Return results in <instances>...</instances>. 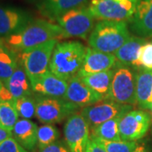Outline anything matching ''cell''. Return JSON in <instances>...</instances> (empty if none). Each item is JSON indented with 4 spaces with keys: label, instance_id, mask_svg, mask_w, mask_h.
I'll list each match as a JSON object with an SVG mask.
<instances>
[{
    "label": "cell",
    "instance_id": "37",
    "mask_svg": "<svg viewBox=\"0 0 152 152\" xmlns=\"http://www.w3.org/2000/svg\"><path fill=\"white\" fill-rule=\"evenodd\" d=\"M151 110H152V108H151Z\"/></svg>",
    "mask_w": 152,
    "mask_h": 152
},
{
    "label": "cell",
    "instance_id": "7",
    "mask_svg": "<svg viewBox=\"0 0 152 152\" xmlns=\"http://www.w3.org/2000/svg\"><path fill=\"white\" fill-rule=\"evenodd\" d=\"M140 0H90L89 9L99 20L129 22Z\"/></svg>",
    "mask_w": 152,
    "mask_h": 152
},
{
    "label": "cell",
    "instance_id": "16",
    "mask_svg": "<svg viewBox=\"0 0 152 152\" xmlns=\"http://www.w3.org/2000/svg\"><path fill=\"white\" fill-rule=\"evenodd\" d=\"M31 88L33 92L37 93V96L64 99L68 88V81L48 71L34 82L31 85Z\"/></svg>",
    "mask_w": 152,
    "mask_h": 152
},
{
    "label": "cell",
    "instance_id": "25",
    "mask_svg": "<svg viewBox=\"0 0 152 152\" xmlns=\"http://www.w3.org/2000/svg\"><path fill=\"white\" fill-rule=\"evenodd\" d=\"M19 113L15 102L0 101V127L7 130H13L18 121Z\"/></svg>",
    "mask_w": 152,
    "mask_h": 152
},
{
    "label": "cell",
    "instance_id": "31",
    "mask_svg": "<svg viewBox=\"0 0 152 152\" xmlns=\"http://www.w3.org/2000/svg\"><path fill=\"white\" fill-rule=\"evenodd\" d=\"M39 152H71L65 142L56 141L48 146L40 149Z\"/></svg>",
    "mask_w": 152,
    "mask_h": 152
},
{
    "label": "cell",
    "instance_id": "4",
    "mask_svg": "<svg viewBox=\"0 0 152 152\" xmlns=\"http://www.w3.org/2000/svg\"><path fill=\"white\" fill-rule=\"evenodd\" d=\"M58 40H51L18 54L20 64L25 69L31 85L49 71V64Z\"/></svg>",
    "mask_w": 152,
    "mask_h": 152
},
{
    "label": "cell",
    "instance_id": "18",
    "mask_svg": "<svg viewBox=\"0 0 152 152\" xmlns=\"http://www.w3.org/2000/svg\"><path fill=\"white\" fill-rule=\"evenodd\" d=\"M146 39L137 36H131L129 39L120 48L115 56L118 63L126 66L140 69V56L143 45L146 42Z\"/></svg>",
    "mask_w": 152,
    "mask_h": 152
},
{
    "label": "cell",
    "instance_id": "12",
    "mask_svg": "<svg viewBox=\"0 0 152 152\" xmlns=\"http://www.w3.org/2000/svg\"><path fill=\"white\" fill-rule=\"evenodd\" d=\"M32 20L26 11L11 7H0V36L6 37L19 32Z\"/></svg>",
    "mask_w": 152,
    "mask_h": 152
},
{
    "label": "cell",
    "instance_id": "6",
    "mask_svg": "<svg viewBox=\"0 0 152 152\" xmlns=\"http://www.w3.org/2000/svg\"><path fill=\"white\" fill-rule=\"evenodd\" d=\"M36 117L45 124H58L71 115L78 113L80 107L64 98L37 96Z\"/></svg>",
    "mask_w": 152,
    "mask_h": 152
},
{
    "label": "cell",
    "instance_id": "10",
    "mask_svg": "<svg viewBox=\"0 0 152 152\" xmlns=\"http://www.w3.org/2000/svg\"><path fill=\"white\" fill-rule=\"evenodd\" d=\"M64 140L71 152H86L90 140V127L86 120L79 113L67 118L64 128Z\"/></svg>",
    "mask_w": 152,
    "mask_h": 152
},
{
    "label": "cell",
    "instance_id": "3",
    "mask_svg": "<svg viewBox=\"0 0 152 152\" xmlns=\"http://www.w3.org/2000/svg\"><path fill=\"white\" fill-rule=\"evenodd\" d=\"M131 37L128 22L100 20L88 37L91 48L106 53H115Z\"/></svg>",
    "mask_w": 152,
    "mask_h": 152
},
{
    "label": "cell",
    "instance_id": "13",
    "mask_svg": "<svg viewBox=\"0 0 152 152\" xmlns=\"http://www.w3.org/2000/svg\"><path fill=\"white\" fill-rule=\"evenodd\" d=\"M64 99L77 105L79 107L91 106L103 100L99 94L85 85L81 79L77 75L74 76L68 81Z\"/></svg>",
    "mask_w": 152,
    "mask_h": 152
},
{
    "label": "cell",
    "instance_id": "34",
    "mask_svg": "<svg viewBox=\"0 0 152 152\" xmlns=\"http://www.w3.org/2000/svg\"><path fill=\"white\" fill-rule=\"evenodd\" d=\"M3 47H4V40H2L0 38V49L2 48Z\"/></svg>",
    "mask_w": 152,
    "mask_h": 152
},
{
    "label": "cell",
    "instance_id": "17",
    "mask_svg": "<svg viewBox=\"0 0 152 152\" xmlns=\"http://www.w3.org/2000/svg\"><path fill=\"white\" fill-rule=\"evenodd\" d=\"M89 0H42L37 8L42 15L51 21L57 20L62 15L69 11L85 6Z\"/></svg>",
    "mask_w": 152,
    "mask_h": 152
},
{
    "label": "cell",
    "instance_id": "28",
    "mask_svg": "<svg viewBox=\"0 0 152 152\" xmlns=\"http://www.w3.org/2000/svg\"><path fill=\"white\" fill-rule=\"evenodd\" d=\"M15 107L19 116L24 119H30L36 116V99L32 96H26L17 99Z\"/></svg>",
    "mask_w": 152,
    "mask_h": 152
},
{
    "label": "cell",
    "instance_id": "32",
    "mask_svg": "<svg viewBox=\"0 0 152 152\" xmlns=\"http://www.w3.org/2000/svg\"><path fill=\"white\" fill-rule=\"evenodd\" d=\"M12 137V132L0 127V143L5 140L6 139Z\"/></svg>",
    "mask_w": 152,
    "mask_h": 152
},
{
    "label": "cell",
    "instance_id": "9",
    "mask_svg": "<svg viewBox=\"0 0 152 152\" xmlns=\"http://www.w3.org/2000/svg\"><path fill=\"white\" fill-rule=\"evenodd\" d=\"M133 106L118 103L111 100H102L91 106L80 109V113L86 120L90 129L93 130L106 121L118 116H124L131 111Z\"/></svg>",
    "mask_w": 152,
    "mask_h": 152
},
{
    "label": "cell",
    "instance_id": "15",
    "mask_svg": "<svg viewBox=\"0 0 152 152\" xmlns=\"http://www.w3.org/2000/svg\"><path fill=\"white\" fill-rule=\"evenodd\" d=\"M130 30L137 37L152 38V0H140L129 21Z\"/></svg>",
    "mask_w": 152,
    "mask_h": 152
},
{
    "label": "cell",
    "instance_id": "19",
    "mask_svg": "<svg viewBox=\"0 0 152 152\" xmlns=\"http://www.w3.org/2000/svg\"><path fill=\"white\" fill-rule=\"evenodd\" d=\"M37 125L29 119L17 121L12 130V136L29 151H34L37 145Z\"/></svg>",
    "mask_w": 152,
    "mask_h": 152
},
{
    "label": "cell",
    "instance_id": "14",
    "mask_svg": "<svg viewBox=\"0 0 152 152\" xmlns=\"http://www.w3.org/2000/svg\"><path fill=\"white\" fill-rule=\"evenodd\" d=\"M116 64L117 58L115 54L106 53L91 48H87L84 64L77 76L81 78L91 74L109 70L113 69Z\"/></svg>",
    "mask_w": 152,
    "mask_h": 152
},
{
    "label": "cell",
    "instance_id": "33",
    "mask_svg": "<svg viewBox=\"0 0 152 152\" xmlns=\"http://www.w3.org/2000/svg\"><path fill=\"white\" fill-rule=\"evenodd\" d=\"M133 152H147V148L145 144H138V145Z\"/></svg>",
    "mask_w": 152,
    "mask_h": 152
},
{
    "label": "cell",
    "instance_id": "30",
    "mask_svg": "<svg viewBox=\"0 0 152 152\" xmlns=\"http://www.w3.org/2000/svg\"><path fill=\"white\" fill-rule=\"evenodd\" d=\"M0 152H28V151L19 144L14 137H10L0 143Z\"/></svg>",
    "mask_w": 152,
    "mask_h": 152
},
{
    "label": "cell",
    "instance_id": "5",
    "mask_svg": "<svg viewBox=\"0 0 152 152\" xmlns=\"http://www.w3.org/2000/svg\"><path fill=\"white\" fill-rule=\"evenodd\" d=\"M136 75V69L121 64L117 61L108 100L121 104L137 105Z\"/></svg>",
    "mask_w": 152,
    "mask_h": 152
},
{
    "label": "cell",
    "instance_id": "8",
    "mask_svg": "<svg viewBox=\"0 0 152 152\" xmlns=\"http://www.w3.org/2000/svg\"><path fill=\"white\" fill-rule=\"evenodd\" d=\"M95 17L89 7L82 6L67 12L56 21L64 31V37L86 39L95 26Z\"/></svg>",
    "mask_w": 152,
    "mask_h": 152
},
{
    "label": "cell",
    "instance_id": "2",
    "mask_svg": "<svg viewBox=\"0 0 152 152\" xmlns=\"http://www.w3.org/2000/svg\"><path fill=\"white\" fill-rule=\"evenodd\" d=\"M86 48L80 42L69 41L57 43L51 58L49 71L69 81L78 75L83 66Z\"/></svg>",
    "mask_w": 152,
    "mask_h": 152
},
{
    "label": "cell",
    "instance_id": "36",
    "mask_svg": "<svg viewBox=\"0 0 152 152\" xmlns=\"http://www.w3.org/2000/svg\"><path fill=\"white\" fill-rule=\"evenodd\" d=\"M2 85H3V82L0 81V90H1V87H2Z\"/></svg>",
    "mask_w": 152,
    "mask_h": 152
},
{
    "label": "cell",
    "instance_id": "26",
    "mask_svg": "<svg viewBox=\"0 0 152 152\" xmlns=\"http://www.w3.org/2000/svg\"><path fill=\"white\" fill-rule=\"evenodd\" d=\"M91 139L102 147L107 152H133L138 145L136 141H111L94 136H91Z\"/></svg>",
    "mask_w": 152,
    "mask_h": 152
},
{
    "label": "cell",
    "instance_id": "29",
    "mask_svg": "<svg viewBox=\"0 0 152 152\" xmlns=\"http://www.w3.org/2000/svg\"><path fill=\"white\" fill-rule=\"evenodd\" d=\"M139 63L140 69H152V42H146L143 45Z\"/></svg>",
    "mask_w": 152,
    "mask_h": 152
},
{
    "label": "cell",
    "instance_id": "23",
    "mask_svg": "<svg viewBox=\"0 0 152 152\" xmlns=\"http://www.w3.org/2000/svg\"><path fill=\"white\" fill-rule=\"evenodd\" d=\"M123 116L116 117L113 119L106 121L91 130V135L106 140L119 141L122 140L119 134V122Z\"/></svg>",
    "mask_w": 152,
    "mask_h": 152
},
{
    "label": "cell",
    "instance_id": "21",
    "mask_svg": "<svg viewBox=\"0 0 152 152\" xmlns=\"http://www.w3.org/2000/svg\"><path fill=\"white\" fill-rule=\"evenodd\" d=\"M3 83L10 92L15 101L22 96L32 95L31 82L29 80L25 69L20 64H19L17 69L10 78Z\"/></svg>",
    "mask_w": 152,
    "mask_h": 152
},
{
    "label": "cell",
    "instance_id": "24",
    "mask_svg": "<svg viewBox=\"0 0 152 152\" xmlns=\"http://www.w3.org/2000/svg\"><path fill=\"white\" fill-rule=\"evenodd\" d=\"M19 65L17 54L5 46L0 49V81L10 79Z\"/></svg>",
    "mask_w": 152,
    "mask_h": 152
},
{
    "label": "cell",
    "instance_id": "1",
    "mask_svg": "<svg viewBox=\"0 0 152 152\" xmlns=\"http://www.w3.org/2000/svg\"><path fill=\"white\" fill-rule=\"evenodd\" d=\"M64 39V31L58 24L50 20H36L19 32L4 37V46L16 54L37 47L51 40Z\"/></svg>",
    "mask_w": 152,
    "mask_h": 152
},
{
    "label": "cell",
    "instance_id": "11",
    "mask_svg": "<svg viewBox=\"0 0 152 152\" xmlns=\"http://www.w3.org/2000/svg\"><path fill=\"white\" fill-rule=\"evenodd\" d=\"M151 124V116L144 110H131L119 122V134L122 140L136 141L146 134Z\"/></svg>",
    "mask_w": 152,
    "mask_h": 152
},
{
    "label": "cell",
    "instance_id": "35",
    "mask_svg": "<svg viewBox=\"0 0 152 152\" xmlns=\"http://www.w3.org/2000/svg\"><path fill=\"white\" fill-rule=\"evenodd\" d=\"M29 1H31V2H40V1H42V0H29Z\"/></svg>",
    "mask_w": 152,
    "mask_h": 152
},
{
    "label": "cell",
    "instance_id": "27",
    "mask_svg": "<svg viewBox=\"0 0 152 152\" xmlns=\"http://www.w3.org/2000/svg\"><path fill=\"white\" fill-rule=\"evenodd\" d=\"M59 138L58 129L52 124H45L38 128L37 144L39 149H42L56 142Z\"/></svg>",
    "mask_w": 152,
    "mask_h": 152
},
{
    "label": "cell",
    "instance_id": "20",
    "mask_svg": "<svg viewBox=\"0 0 152 152\" xmlns=\"http://www.w3.org/2000/svg\"><path fill=\"white\" fill-rule=\"evenodd\" d=\"M136 75V101L142 109L152 108V69H138Z\"/></svg>",
    "mask_w": 152,
    "mask_h": 152
},
{
    "label": "cell",
    "instance_id": "22",
    "mask_svg": "<svg viewBox=\"0 0 152 152\" xmlns=\"http://www.w3.org/2000/svg\"><path fill=\"white\" fill-rule=\"evenodd\" d=\"M113 75L114 68L109 70L91 74L81 77L80 79L85 85L99 94L103 100H108Z\"/></svg>",
    "mask_w": 152,
    "mask_h": 152
}]
</instances>
